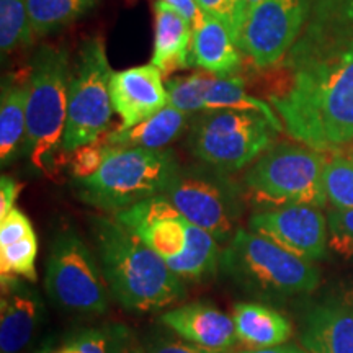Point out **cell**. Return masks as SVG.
<instances>
[{"instance_id":"cell-1","label":"cell","mask_w":353,"mask_h":353,"mask_svg":"<svg viewBox=\"0 0 353 353\" xmlns=\"http://www.w3.org/2000/svg\"><path fill=\"white\" fill-rule=\"evenodd\" d=\"M272 107L293 139L316 151L353 141V52L290 70Z\"/></svg>"},{"instance_id":"cell-2","label":"cell","mask_w":353,"mask_h":353,"mask_svg":"<svg viewBox=\"0 0 353 353\" xmlns=\"http://www.w3.org/2000/svg\"><path fill=\"white\" fill-rule=\"evenodd\" d=\"M94 239L107 288L123 307L154 311L183 296L182 278L117 219H94Z\"/></svg>"},{"instance_id":"cell-3","label":"cell","mask_w":353,"mask_h":353,"mask_svg":"<svg viewBox=\"0 0 353 353\" xmlns=\"http://www.w3.org/2000/svg\"><path fill=\"white\" fill-rule=\"evenodd\" d=\"M179 169L172 149L110 145L100 169L85 179H74V187L87 205L117 214L136 203L161 196Z\"/></svg>"},{"instance_id":"cell-4","label":"cell","mask_w":353,"mask_h":353,"mask_svg":"<svg viewBox=\"0 0 353 353\" xmlns=\"http://www.w3.org/2000/svg\"><path fill=\"white\" fill-rule=\"evenodd\" d=\"M219 265L234 283L254 296H296L311 293L319 285L314 263L250 229H237L221 254Z\"/></svg>"},{"instance_id":"cell-5","label":"cell","mask_w":353,"mask_h":353,"mask_svg":"<svg viewBox=\"0 0 353 353\" xmlns=\"http://www.w3.org/2000/svg\"><path fill=\"white\" fill-rule=\"evenodd\" d=\"M70 76L69 54L61 48L46 44L33 56L23 154L44 174L50 172L56 152L63 149Z\"/></svg>"},{"instance_id":"cell-6","label":"cell","mask_w":353,"mask_h":353,"mask_svg":"<svg viewBox=\"0 0 353 353\" xmlns=\"http://www.w3.org/2000/svg\"><path fill=\"white\" fill-rule=\"evenodd\" d=\"M327 159L309 145L272 144L244 175V183L263 205L281 208L290 205L327 206L322 172Z\"/></svg>"},{"instance_id":"cell-7","label":"cell","mask_w":353,"mask_h":353,"mask_svg":"<svg viewBox=\"0 0 353 353\" xmlns=\"http://www.w3.org/2000/svg\"><path fill=\"white\" fill-rule=\"evenodd\" d=\"M190 223L208 231L218 242H228L239 229L244 214V188L228 172L201 164L180 167L162 193Z\"/></svg>"},{"instance_id":"cell-8","label":"cell","mask_w":353,"mask_h":353,"mask_svg":"<svg viewBox=\"0 0 353 353\" xmlns=\"http://www.w3.org/2000/svg\"><path fill=\"white\" fill-rule=\"evenodd\" d=\"M276 132L259 112L205 110L193 118L188 144L198 161L231 174L262 156Z\"/></svg>"},{"instance_id":"cell-9","label":"cell","mask_w":353,"mask_h":353,"mask_svg":"<svg viewBox=\"0 0 353 353\" xmlns=\"http://www.w3.org/2000/svg\"><path fill=\"white\" fill-rule=\"evenodd\" d=\"M112 77L103 38L99 34L88 38L81 46L76 69L70 76L64 152H74L107 134L114 110Z\"/></svg>"},{"instance_id":"cell-10","label":"cell","mask_w":353,"mask_h":353,"mask_svg":"<svg viewBox=\"0 0 353 353\" xmlns=\"http://www.w3.org/2000/svg\"><path fill=\"white\" fill-rule=\"evenodd\" d=\"M103 281L101 270L85 242L74 231L57 234L44 278V286L54 304L81 316L101 314L108 306Z\"/></svg>"},{"instance_id":"cell-11","label":"cell","mask_w":353,"mask_h":353,"mask_svg":"<svg viewBox=\"0 0 353 353\" xmlns=\"http://www.w3.org/2000/svg\"><path fill=\"white\" fill-rule=\"evenodd\" d=\"M309 0H265L250 10L237 41L259 69L285 59L306 23Z\"/></svg>"},{"instance_id":"cell-12","label":"cell","mask_w":353,"mask_h":353,"mask_svg":"<svg viewBox=\"0 0 353 353\" xmlns=\"http://www.w3.org/2000/svg\"><path fill=\"white\" fill-rule=\"evenodd\" d=\"M350 52H353V0H309L303 32L281 65L294 70Z\"/></svg>"},{"instance_id":"cell-13","label":"cell","mask_w":353,"mask_h":353,"mask_svg":"<svg viewBox=\"0 0 353 353\" xmlns=\"http://www.w3.org/2000/svg\"><path fill=\"white\" fill-rule=\"evenodd\" d=\"M327 228L321 208L311 205L259 211L249 219L250 231L262 234L307 262L324 259L327 254Z\"/></svg>"},{"instance_id":"cell-14","label":"cell","mask_w":353,"mask_h":353,"mask_svg":"<svg viewBox=\"0 0 353 353\" xmlns=\"http://www.w3.org/2000/svg\"><path fill=\"white\" fill-rule=\"evenodd\" d=\"M112 101L114 112L121 118L120 130L154 117L169 105L162 72L154 64L113 72Z\"/></svg>"},{"instance_id":"cell-15","label":"cell","mask_w":353,"mask_h":353,"mask_svg":"<svg viewBox=\"0 0 353 353\" xmlns=\"http://www.w3.org/2000/svg\"><path fill=\"white\" fill-rule=\"evenodd\" d=\"M44 317L43 299L19 276H2L0 352L17 353L32 342Z\"/></svg>"},{"instance_id":"cell-16","label":"cell","mask_w":353,"mask_h":353,"mask_svg":"<svg viewBox=\"0 0 353 353\" xmlns=\"http://www.w3.org/2000/svg\"><path fill=\"white\" fill-rule=\"evenodd\" d=\"M161 322L187 342L213 352H229L237 343L232 316L210 304H185L162 314Z\"/></svg>"},{"instance_id":"cell-17","label":"cell","mask_w":353,"mask_h":353,"mask_svg":"<svg viewBox=\"0 0 353 353\" xmlns=\"http://www.w3.org/2000/svg\"><path fill=\"white\" fill-rule=\"evenodd\" d=\"M154 56L152 63L162 76L192 68L193 30L188 21L164 0L154 3Z\"/></svg>"},{"instance_id":"cell-18","label":"cell","mask_w":353,"mask_h":353,"mask_svg":"<svg viewBox=\"0 0 353 353\" xmlns=\"http://www.w3.org/2000/svg\"><path fill=\"white\" fill-rule=\"evenodd\" d=\"M239 46L231 28L223 20L206 15L200 28L193 32L192 65L218 77H229L241 68Z\"/></svg>"},{"instance_id":"cell-19","label":"cell","mask_w":353,"mask_h":353,"mask_svg":"<svg viewBox=\"0 0 353 353\" xmlns=\"http://www.w3.org/2000/svg\"><path fill=\"white\" fill-rule=\"evenodd\" d=\"M301 341L311 353H353V306L314 307L304 322Z\"/></svg>"},{"instance_id":"cell-20","label":"cell","mask_w":353,"mask_h":353,"mask_svg":"<svg viewBox=\"0 0 353 353\" xmlns=\"http://www.w3.org/2000/svg\"><path fill=\"white\" fill-rule=\"evenodd\" d=\"M237 342L247 350L283 345L291 335V324L275 309L259 303H239L234 306Z\"/></svg>"},{"instance_id":"cell-21","label":"cell","mask_w":353,"mask_h":353,"mask_svg":"<svg viewBox=\"0 0 353 353\" xmlns=\"http://www.w3.org/2000/svg\"><path fill=\"white\" fill-rule=\"evenodd\" d=\"M188 123V114L180 112L170 105L164 110L138 123L136 126L107 132L105 143L112 148H145L164 149L167 144L182 134Z\"/></svg>"},{"instance_id":"cell-22","label":"cell","mask_w":353,"mask_h":353,"mask_svg":"<svg viewBox=\"0 0 353 353\" xmlns=\"http://www.w3.org/2000/svg\"><path fill=\"white\" fill-rule=\"evenodd\" d=\"M30 85L26 81H8L0 100V162L10 164L19 154L26 132V101Z\"/></svg>"},{"instance_id":"cell-23","label":"cell","mask_w":353,"mask_h":353,"mask_svg":"<svg viewBox=\"0 0 353 353\" xmlns=\"http://www.w3.org/2000/svg\"><path fill=\"white\" fill-rule=\"evenodd\" d=\"M221 263L218 241L196 224L187 223V245L183 252L167 262L169 268L182 280H203L213 275Z\"/></svg>"},{"instance_id":"cell-24","label":"cell","mask_w":353,"mask_h":353,"mask_svg":"<svg viewBox=\"0 0 353 353\" xmlns=\"http://www.w3.org/2000/svg\"><path fill=\"white\" fill-rule=\"evenodd\" d=\"M245 110V112L262 113L273 128L283 131V123L272 103L250 95L245 90L244 81L239 77H211L210 87L205 95V110Z\"/></svg>"},{"instance_id":"cell-25","label":"cell","mask_w":353,"mask_h":353,"mask_svg":"<svg viewBox=\"0 0 353 353\" xmlns=\"http://www.w3.org/2000/svg\"><path fill=\"white\" fill-rule=\"evenodd\" d=\"M99 0H26L33 33L37 37L54 33L74 23Z\"/></svg>"},{"instance_id":"cell-26","label":"cell","mask_w":353,"mask_h":353,"mask_svg":"<svg viewBox=\"0 0 353 353\" xmlns=\"http://www.w3.org/2000/svg\"><path fill=\"white\" fill-rule=\"evenodd\" d=\"M187 223L180 213L157 219L136 236L167 263L183 252L187 245Z\"/></svg>"},{"instance_id":"cell-27","label":"cell","mask_w":353,"mask_h":353,"mask_svg":"<svg viewBox=\"0 0 353 353\" xmlns=\"http://www.w3.org/2000/svg\"><path fill=\"white\" fill-rule=\"evenodd\" d=\"M33 28L26 0H0V50L10 54L33 41Z\"/></svg>"},{"instance_id":"cell-28","label":"cell","mask_w":353,"mask_h":353,"mask_svg":"<svg viewBox=\"0 0 353 353\" xmlns=\"http://www.w3.org/2000/svg\"><path fill=\"white\" fill-rule=\"evenodd\" d=\"M322 188L330 208L353 210V159L343 156L327 159L322 172Z\"/></svg>"},{"instance_id":"cell-29","label":"cell","mask_w":353,"mask_h":353,"mask_svg":"<svg viewBox=\"0 0 353 353\" xmlns=\"http://www.w3.org/2000/svg\"><path fill=\"white\" fill-rule=\"evenodd\" d=\"M210 82L211 76L203 72H196L190 77L170 79L165 83L169 105L187 114L205 112V95Z\"/></svg>"},{"instance_id":"cell-30","label":"cell","mask_w":353,"mask_h":353,"mask_svg":"<svg viewBox=\"0 0 353 353\" xmlns=\"http://www.w3.org/2000/svg\"><path fill=\"white\" fill-rule=\"evenodd\" d=\"M37 234L10 245L0 247V273L2 276H19L26 278L28 281H37Z\"/></svg>"},{"instance_id":"cell-31","label":"cell","mask_w":353,"mask_h":353,"mask_svg":"<svg viewBox=\"0 0 353 353\" xmlns=\"http://www.w3.org/2000/svg\"><path fill=\"white\" fill-rule=\"evenodd\" d=\"M108 149L110 145L105 143V139L76 149L72 152V161H70V170H72L74 179H85V176L94 175L103 164Z\"/></svg>"},{"instance_id":"cell-32","label":"cell","mask_w":353,"mask_h":353,"mask_svg":"<svg viewBox=\"0 0 353 353\" xmlns=\"http://www.w3.org/2000/svg\"><path fill=\"white\" fill-rule=\"evenodd\" d=\"M330 245L339 254L353 257V210H332L327 216Z\"/></svg>"},{"instance_id":"cell-33","label":"cell","mask_w":353,"mask_h":353,"mask_svg":"<svg viewBox=\"0 0 353 353\" xmlns=\"http://www.w3.org/2000/svg\"><path fill=\"white\" fill-rule=\"evenodd\" d=\"M108 330H85L74 335L56 353H108Z\"/></svg>"},{"instance_id":"cell-34","label":"cell","mask_w":353,"mask_h":353,"mask_svg":"<svg viewBox=\"0 0 353 353\" xmlns=\"http://www.w3.org/2000/svg\"><path fill=\"white\" fill-rule=\"evenodd\" d=\"M32 234H34L32 221L19 208H13L7 216L0 218V247L10 245Z\"/></svg>"},{"instance_id":"cell-35","label":"cell","mask_w":353,"mask_h":353,"mask_svg":"<svg viewBox=\"0 0 353 353\" xmlns=\"http://www.w3.org/2000/svg\"><path fill=\"white\" fill-rule=\"evenodd\" d=\"M110 350L108 353H145L130 330L123 325H113L108 329Z\"/></svg>"},{"instance_id":"cell-36","label":"cell","mask_w":353,"mask_h":353,"mask_svg":"<svg viewBox=\"0 0 353 353\" xmlns=\"http://www.w3.org/2000/svg\"><path fill=\"white\" fill-rule=\"evenodd\" d=\"M196 2L206 15L216 17V19L223 20L224 23L231 28L234 12H236L237 2H239V0H196Z\"/></svg>"},{"instance_id":"cell-37","label":"cell","mask_w":353,"mask_h":353,"mask_svg":"<svg viewBox=\"0 0 353 353\" xmlns=\"http://www.w3.org/2000/svg\"><path fill=\"white\" fill-rule=\"evenodd\" d=\"M165 3L180 13L185 20L188 21V25L192 26V30L195 32L196 28H200L203 20L206 19V13L203 12V8L198 6L196 0H164Z\"/></svg>"},{"instance_id":"cell-38","label":"cell","mask_w":353,"mask_h":353,"mask_svg":"<svg viewBox=\"0 0 353 353\" xmlns=\"http://www.w3.org/2000/svg\"><path fill=\"white\" fill-rule=\"evenodd\" d=\"M149 353H219L195 345L192 342H180V341H156L149 347Z\"/></svg>"},{"instance_id":"cell-39","label":"cell","mask_w":353,"mask_h":353,"mask_svg":"<svg viewBox=\"0 0 353 353\" xmlns=\"http://www.w3.org/2000/svg\"><path fill=\"white\" fill-rule=\"evenodd\" d=\"M20 190V183H17L12 176L2 175V179H0V218L7 216L15 208V200Z\"/></svg>"},{"instance_id":"cell-40","label":"cell","mask_w":353,"mask_h":353,"mask_svg":"<svg viewBox=\"0 0 353 353\" xmlns=\"http://www.w3.org/2000/svg\"><path fill=\"white\" fill-rule=\"evenodd\" d=\"M262 2H265V0H239V2H237L236 12H234L232 25H231V32H232V37H234V41H236V44H237V41H239L242 26H244L247 15H249L250 10H252L254 7H257L259 3H262Z\"/></svg>"},{"instance_id":"cell-41","label":"cell","mask_w":353,"mask_h":353,"mask_svg":"<svg viewBox=\"0 0 353 353\" xmlns=\"http://www.w3.org/2000/svg\"><path fill=\"white\" fill-rule=\"evenodd\" d=\"M239 353H311L303 348L294 347V345H276V347H268V348H260V350H244Z\"/></svg>"},{"instance_id":"cell-42","label":"cell","mask_w":353,"mask_h":353,"mask_svg":"<svg viewBox=\"0 0 353 353\" xmlns=\"http://www.w3.org/2000/svg\"><path fill=\"white\" fill-rule=\"evenodd\" d=\"M350 157L353 159V148H352V152H350Z\"/></svg>"}]
</instances>
